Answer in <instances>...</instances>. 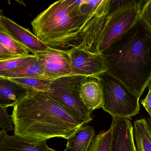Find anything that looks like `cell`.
I'll use <instances>...</instances> for the list:
<instances>
[{"mask_svg": "<svg viewBox=\"0 0 151 151\" xmlns=\"http://www.w3.org/2000/svg\"><path fill=\"white\" fill-rule=\"evenodd\" d=\"M108 14L98 1L62 0L50 5L31 23L33 34L54 49L88 50Z\"/></svg>", "mask_w": 151, "mask_h": 151, "instance_id": "1", "label": "cell"}, {"mask_svg": "<svg viewBox=\"0 0 151 151\" xmlns=\"http://www.w3.org/2000/svg\"><path fill=\"white\" fill-rule=\"evenodd\" d=\"M11 117L14 134L32 143L68 139L87 124L45 93L30 90L14 107Z\"/></svg>", "mask_w": 151, "mask_h": 151, "instance_id": "2", "label": "cell"}, {"mask_svg": "<svg viewBox=\"0 0 151 151\" xmlns=\"http://www.w3.org/2000/svg\"><path fill=\"white\" fill-rule=\"evenodd\" d=\"M151 30L139 21L101 53L106 73L139 99L151 79Z\"/></svg>", "mask_w": 151, "mask_h": 151, "instance_id": "3", "label": "cell"}, {"mask_svg": "<svg viewBox=\"0 0 151 151\" xmlns=\"http://www.w3.org/2000/svg\"><path fill=\"white\" fill-rule=\"evenodd\" d=\"M145 1H113L112 8L94 46V53H101L141 19Z\"/></svg>", "mask_w": 151, "mask_h": 151, "instance_id": "4", "label": "cell"}, {"mask_svg": "<svg viewBox=\"0 0 151 151\" xmlns=\"http://www.w3.org/2000/svg\"><path fill=\"white\" fill-rule=\"evenodd\" d=\"M103 93L102 109L113 117L129 118L139 113V99L107 73L99 77Z\"/></svg>", "mask_w": 151, "mask_h": 151, "instance_id": "5", "label": "cell"}, {"mask_svg": "<svg viewBox=\"0 0 151 151\" xmlns=\"http://www.w3.org/2000/svg\"><path fill=\"white\" fill-rule=\"evenodd\" d=\"M86 77L72 75L58 78L51 82L49 91L45 93L87 124L92 120V111L85 106L80 95L81 84Z\"/></svg>", "mask_w": 151, "mask_h": 151, "instance_id": "6", "label": "cell"}, {"mask_svg": "<svg viewBox=\"0 0 151 151\" xmlns=\"http://www.w3.org/2000/svg\"><path fill=\"white\" fill-rule=\"evenodd\" d=\"M68 52L71 75L99 78L107 71V67L101 53H93L83 49H75Z\"/></svg>", "mask_w": 151, "mask_h": 151, "instance_id": "7", "label": "cell"}, {"mask_svg": "<svg viewBox=\"0 0 151 151\" xmlns=\"http://www.w3.org/2000/svg\"><path fill=\"white\" fill-rule=\"evenodd\" d=\"M44 70V78L52 81L71 75L70 58L68 52L50 47L35 55Z\"/></svg>", "mask_w": 151, "mask_h": 151, "instance_id": "8", "label": "cell"}, {"mask_svg": "<svg viewBox=\"0 0 151 151\" xmlns=\"http://www.w3.org/2000/svg\"><path fill=\"white\" fill-rule=\"evenodd\" d=\"M1 20L7 34L34 55L47 51L50 48L29 30L16 23L11 19L1 16Z\"/></svg>", "mask_w": 151, "mask_h": 151, "instance_id": "9", "label": "cell"}, {"mask_svg": "<svg viewBox=\"0 0 151 151\" xmlns=\"http://www.w3.org/2000/svg\"><path fill=\"white\" fill-rule=\"evenodd\" d=\"M110 151H137L131 122L128 118L113 117Z\"/></svg>", "mask_w": 151, "mask_h": 151, "instance_id": "10", "label": "cell"}, {"mask_svg": "<svg viewBox=\"0 0 151 151\" xmlns=\"http://www.w3.org/2000/svg\"><path fill=\"white\" fill-rule=\"evenodd\" d=\"M80 95L82 102L89 110L102 108L103 93L99 78H86L81 84Z\"/></svg>", "mask_w": 151, "mask_h": 151, "instance_id": "11", "label": "cell"}, {"mask_svg": "<svg viewBox=\"0 0 151 151\" xmlns=\"http://www.w3.org/2000/svg\"><path fill=\"white\" fill-rule=\"evenodd\" d=\"M29 90L10 79L0 78V106L14 107L26 98Z\"/></svg>", "mask_w": 151, "mask_h": 151, "instance_id": "12", "label": "cell"}, {"mask_svg": "<svg viewBox=\"0 0 151 151\" xmlns=\"http://www.w3.org/2000/svg\"><path fill=\"white\" fill-rule=\"evenodd\" d=\"M50 147L46 141L32 143L14 134L7 135L0 143V151H48Z\"/></svg>", "mask_w": 151, "mask_h": 151, "instance_id": "13", "label": "cell"}, {"mask_svg": "<svg viewBox=\"0 0 151 151\" xmlns=\"http://www.w3.org/2000/svg\"><path fill=\"white\" fill-rule=\"evenodd\" d=\"M145 118L134 121L133 137L135 138L137 151H151V120Z\"/></svg>", "mask_w": 151, "mask_h": 151, "instance_id": "14", "label": "cell"}, {"mask_svg": "<svg viewBox=\"0 0 151 151\" xmlns=\"http://www.w3.org/2000/svg\"><path fill=\"white\" fill-rule=\"evenodd\" d=\"M94 135L95 130L92 126L84 125L67 139L66 146L69 151H88V147Z\"/></svg>", "mask_w": 151, "mask_h": 151, "instance_id": "15", "label": "cell"}, {"mask_svg": "<svg viewBox=\"0 0 151 151\" xmlns=\"http://www.w3.org/2000/svg\"><path fill=\"white\" fill-rule=\"evenodd\" d=\"M44 72L41 63L35 55V58L23 67L9 73L0 78H44Z\"/></svg>", "mask_w": 151, "mask_h": 151, "instance_id": "16", "label": "cell"}, {"mask_svg": "<svg viewBox=\"0 0 151 151\" xmlns=\"http://www.w3.org/2000/svg\"><path fill=\"white\" fill-rule=\"evenodd\" d=\"M35 57L34 55L29 54L26 56L0 60V78L22 68Z\"/></svg>", "mask_w": 151, "mask_h": 151, "instance_id": "17", "label": "cell"}, {"mask_svg": "<svg viewBox=\"0 0 151 151\" xmlns=\"http://www.w3.org/2000/svg\"><path fill=\"white\" fill-rule=\"evenodd\" d=\"M10 79L23 86L30 91L44 93L49 91L52 82L46 79L36 78H11Z\"/></svg>", "mask_w": 151, "mask_h": 151, "instance_id": "18", "label": "cell"}, {"mask_svg": "<svg viewBox=\"0 0 151 151\" xmlns=\"http://www.w3.org/2000/svg\"><path fill=\"white\" fill-rule=\"evenodd\" d=\"M112 139V128L107 131H101L93 137L88 151H110Z\"/></svg>", "mask_w": 151, "mask_h": 151, "instance_id": "19", "label": "cell"}, {"mask_svg": "<svg viewBox=\"0 0 151 151\" xmlns=\"http://www.w3.org/2000/svg\"><path fill=\"white\" fill-rule=\"evenodd\" d=\"M0 44L14 56L21 57L29 55V52L25 47L8 34L1 32H0Z\"/></svg>", "mask_w": 151, "mask_h": 151, "instance_id": "20", "label": "cell"}, {"mask_svg": "<svg viewBox=\"0 0 151 151\" xmlns=\"http://www.w3.org/2000/svg\"><path fill=\"white\" fill-rule=\"evenodd\" d=\"M0 128L6 131L14 130V124L11 116L8 113L7 108L0 106Z\"/></svg>", "mask_w": 151, "mask_h": 151, "instance_id": "21", "label": "cell"}, {"mask_svg": "<svg viewBox=\"0 0 151 151\" xmlns=\"http://www.w3.org/2000/svg\"><path fill=\"white\" fill-rule=\"evenodd\" d=\"M140 21L151 30V0L145 1L141 11Z\"/></svg>", "mask_w": 151, "mask_h": 151, "instance_id": "22", "label": "cell"}, {"mask_svg": "<svg viewBox=\"0 0 151 151\" xmlns=\"http://www.w3.org/2000/svg\"><path fill=\"white\" fill-rule=\"evenodd\" d=\"M151 83L148 85V92L146 97L144 99L141 100V103L145 108L150 116H151Z\"/></svg>", "mask_w": 151, "mask_h": 151, "instance_id": "23", "label": "cell"}, {"mask_svg": "<svg viewBox=\"0 0 151 151\" xmlns=\"http://www.w3.org/2000/svg\"><path fill=\"white\" fill-rule=\"evenodd\" d=\"M17 57H17L12 55L1 44H0V60H9Z\"/></svg>", "mask_w": 151, "mask_h": 151, "instance_id": "24", "label": "cell"}, {"mask_svg": "<svg viewBox=\"0 0 151 151\" xmlns=\"http://www.w3.org/2000/svg\"><path fill=\"white\" fill-rule=\"evenodd\" d=\"M7 135V131L2 129L0 131V143H1Z\"/></svg>", "mask_w": 151, "mask_h": 151, "instance_id": "25", "label": "cell"}, {"mask_svg": "<svg viewBox=\"0 0 151 151\" xmlns=\"http://www.w3.org/2000/svg\"><path fill=\"white\" fill-rule=\"evenodd\" d=\"M1 16L0 15V32H4V33H7L6 32V30L4 29V27L2 26V24H1Z\"/></svg>", "mask_w": 151, "mask_h": 151, "instance_id": "26", "label": "cell"}, {"mask_svg": "<svg viewBox=\"0 0 151 151\" xmlns=\"http://www.w3.org/2000/svg\"><path fill=\"white\" fill-rule=\"evenodd\" d=\"M48 151H57V150H54V149H52V148H50V150H49ZM63 151H69V150L68 148V147H67V146H66V148H65V150H63Z\"/></svg>", "mask_w": 151, "mask_h": 151, "instance_id": "27", "label": "cell"}]
</instances>
